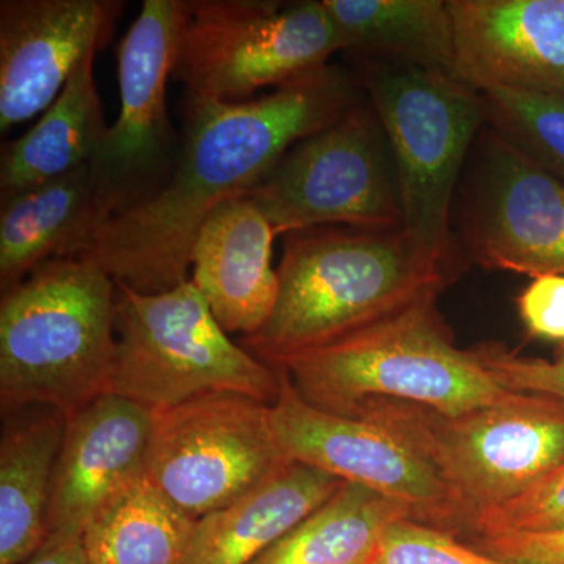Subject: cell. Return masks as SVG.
Returning a JSON list of instances; mask_svg holds the SVG:
<instances>
[{
  "label": "cell",
  "instance_id": "cell-1",
  "mask_svg": "<svg viewBox=\"0 0 564 564\" xmlns=\"http://www.w3.org/2000/svg\"><path fill=\"white\" fill-rule=\"evenodd\" d=\"M364 96L355 74L336 65L245 102L184 93L172 176L150 198L104 221L85 258L120 288L143 295L172 291L188 281L193 245L210 212L247 195L285 152Z\"/></svg>",
  "mask_w": 564,
  "mask_h": 564
},
{
  "label": "cell",
  "instance_id": "cell-2",
  "mask_svg": "<svg viewBox=\"0 0 564 564\" xmlns=\"http://www.w3.org/2000/svg\"><path fill=\"white\" fill-rule=\"evenodd\" d=\"M284 237L276 304L258 333L239 340L272 367L440 295L452 282L403 229L323 226Z\"/></svg>",
  "mask_w": 564,
  "mask_h": 564
},
{
  "label": "cell",
  "instance_id": "cell-3",
  "mask_svg": "<svg viewBox=\"0 0 564 564\" xmlns=\"http://www.w3.org/2000/svg\"><path fill=\"white\" fill-rule=\"evenodd\" d=\"M117 285L91 259L36 267L0 302V408L47 404L68 417L109 393Z\"/></svg>",
  "mask_w": 564,
  "mask_h": 564
},
{
  "label": "cell",
  "instance_id": "cell-4",
  "mask_svg": "<svg viewBox=\"0 0 564 564\" xmlns=\"http://www.w3.org/2000/svg\"><path fill=\"white\" fill-rule=\"evenodd\" d=\"M423 296L381 321L323 347L296 352L274 369L326 413L347 415L370 400H399L459 414L510 395L470 348L456 347L436 306Z\"/></svg>",
  "mask_w": 564,
  "mask_h": 564
},
{
  "label": "cell",
  "instance_id": "cell-5",
  "mask_svg": "<svg viewBox=\"0 0 564 564\" xmlns=\"http://www.w3.org/2000/svg\"><path fill=\"white\" fill-rule=\"evenodd\" d=\"M361 85L391 144L403 232L454 280L459 270L455 199L467 159L486 126L481 93L444 70L356 62Z\"/></svg>",
  "mask_w": 564,
  "mask_h": 564
},
{
  "label": "cell",
  "instance_id": "cell-6",
  "mask_svg": "<svg viewBox=\"0 0 564 564\" xmlns=\"http://www.w3.org/2000/svg\"><path fill=\"white\" fill-rule=\"evenodd\" d=\"M344 417L372 422L425 459L475 521L564 463V402L541 393L459 414L399 400H370Z\"/></svg>",
  "mask_w": 564,
  "mask_h": 564
},
{
  "label": "cell",
  "instance_id": "cell-7",
  "mask_svg": "<svg viewBox=\"0 0 564 564\" xmlns=\"http://www.w3.org/2000/svg\"><path fill=\"white\" fill-rule=\"evenodd\" d=\"M115 332L109 393L154 413L207 393L280 395L278 370L229 339L192 281L154 295L117 285Z\"/></svg>",
  "mask_w": 564,
  "mask_h": 564
},
{
  "label": "cell",
  "instance_id": "cell-8",
  "mask_svg": "<svg viewBox=\"0 0 564 564\" xmlns=\"http://www.w3.org/2000/svg\"><path fill=\"white\" fill-rule=\"evenodd\" d=\"M340 50L322 0H191L173 76L199 98L245 102L329 65Z\"/></svg>",
  "mask_w": 564,
  "mask_h": 564
},
{
  "label": "cell",
  "instance_id": "cell-9",
  "mask_svg": "<svg viewBox=\"0 0 564 564\" xmlns=\"http://www.w3.org/2000/svg\"><path fill=\"white\" fill-rule=\"evenodd\" d=\"M245 196L276 237L323 226L403 228L391 144L367 96L299 141Z\"/></svg>",
  "mask_w": 564,
  "mask_h": 564
},
{
  "label": "cell",
  "instance_id": "cell-10",
  "mask_svg": "<svg viewBox=\"0 0 564 564\" xmlns=\"http://www.w3.org/2000/svg\"><path fill=\"white\" fill-rule=\"evenodd\" d=\"M284 462L270 404L218 392L155 411L144 480L193 521L254 488Z\"/></svg>",
  "mask_w": 564,
  "mask_h": 564
},
{
  "label": "cell",
  "instance_id": "cell-11",
  "mask_svg": "<svg viewBox=\"0 0 564 564\" xmlns=\"http://www.w3.org/2000/svg\"><path fill=\"white\" fill-rule=\"evenodd\" d=\"M188 6L191 0H144L121 41L120 115L90 163L102 223L154 195L176 165L181 132L166 109V82Z\"/></svg>",
  "mask_w": 564,
  "mask_h": 564
},
{
  "label": "cell",
  "instance_id": "cell-12",
  "mask_svg": "<svg viewBox=\"0 0 564 564\" xmlns=\"http://www.w3.org/2000/svg\"><path fill=\"white\" fill-rule=\"evenodd\" d=\"M456 199L462 258L533 278L564 274L563 185L488 124L475 140Z\"/></svg>",
  "mask_w": 564,
  "mask_h": 564
},
{
  "label": "cell",
  "instance_id": "cell-13",
  "mask_svg": "<svg viewBox=\"0 0 564 564\" xmlns=\"http://www.w3.org/2000/svg\"><path fill=\"white\" fill-rule=\"evenodd\" d=\"M276 370L281 391L270 406V421L285 462L364 486L402 505L411 521L467 540L469 521L462 505L413 448L372 422L326 413L304 402L284 370Z\"/></svg>",
  "mask_w": 564,
  "mask_h": 564
},
{
  "label": "cell",
  "instance_id": "cell-14",
  "mask_svg": "<svg viewBox=\"0 0 564 564\" xmlns=\"http://www.w3.org/2000/svg\"><path fill=\"white\" fill-rule=\"evenodd\" d=\"M118 0L0 2V132L50 109L80 62L110 43Z\"/></svg>",
  "mask_w": 564,
  "mask_h": 564
},
{
  "label": "cell",
  "instance_id": "cell-15",
  "mask_svg": "<svg viewBox=\"0 0 564 564\" xmlns=\"http://www.w3.org/2000/svg\"><path fill=\"white\" fill-rule=\"evenodd\" d=\"M154 411L104 393L68 417L47 510V541L80 538L107 505L144 480Z\"/></svg>",
  "mask_w": 564,
  "mask_h": 564
},
{
  "label": "cell",
  "instance_id": "cell-16",
  "mask_svg": "<svg viewBox=\"0 0 564 564\" xmlns=\"http://www.w3.org/2000/svg\"><path fill=\"white\" fill-rule=\"evenodd\" d=\"M454 77L475 91L564 96V0H447Z\"/></svg>",
  "mask_w": 564,
  "mask_h": 564
},
{
  "label": "cell",
  "instance_id": "cell-17",
  "mask_svg": "<svg viewBox=\"0 0 564 564\" xmlns=\"http://www.w3.org/2000/svg\"><path fill=\"white\" fill-rule=\"evenodd\" d=\"M274 239L245 195L218 204L203 223L192 250V282L226 333L252 336L269 321L280 291Z\"/></svg>",
  "mask_w": 564,
  "mask_h": 564
},
{
  "label": "cell",
  "instance_id": "cell-18",
  "mask_svg": "<svg viewBox=\"0 0 564 564\" xmlns=\"http://www.w3.org/2000/svg\"><path fill=\"white\" fill-rule=\"evenodd\" d=\"M340 485L333 475L284 459L250 491L196 521L181 564H250Z\"/></svg>",
  "mask_w": 564,
  "mask_h": 564
},
{
  "label": "cell",
  "instance_id": "cell-19",
  "mask_svg": "<svg viewBox=\"0 0 564 564\" xmlns=\"http://www.w3.org/2000/svg\"><path fill=\"white\" fill-rule=\"evenodd\" d=\"M68 415L47 404L2 410L0 564H25L46 543L47 510Z\"/></svg>",
  "mask_w": 564,
  "mask_h": 564
},
{
  "label": "cell",
  "instance_id": "cell-20",
  "mask_svg": "<svg viewBox=\"0 0 564 564\" xmlns=\"http://www.w3.org/2000/svg\"><path fill=\"white\" fill-rule=\"evenodd\" d=\"M102 225L90 163L3 198L0 204V288L24 281L43 263L79 258Z\"/></svg>",
  "mask_w": 564,
  "mask_h": 564
},
{
  "label": "cell",
  "instance_id": "cell-21",
  "mask_svg": "<svg viewBox=\"0 0 564 564\" xmlns=\"http://www.w3.org/2000/svg\"><path fill=\"white\" fill-rule=\"evenodd\" d=\"M96 55L91 52L80 62L33 128L3 147L0 199L91 163L109 128L96 87Z\"/></svg>",
  "mask_w": 564,
  "mask_h": 564
},
{
  "label": "cell",
  "instance_id": "cell-22",
  "mask_svg": "<svg viewBox=\"0 0 564 564\" xmlns=\"http://www.w3.org/2000/svg\"><path fill=\"white\" fill-rule=\"evenodd\" d=\"M340 47L355 62L444 70L454 76V24L447 0H322Z\"/></svg>",
  "mask_w": 564,
  "mask_h": 564
},
{
  "label": "cell",
  "instance_id": "cell-23",
  "mask_svg": "<svg viewBox=\"0 0 564 564\" xmlns=\"http://www.w3.org/2000/svg\"><path fill=\"white\" fill-rule=\"evenodd\" d=\"M406 508L347 484L250 564H372L389 527Z\"/></svg>",
  "mask_w": 564,
  "mask_h": 564
},
{
  "label": "cell",
  "instance_id": "cell-24",
  "mask_svg": "<svg viewBox=\"0 0 564 564\" xmlns=\"http://www.w3.org/2000/svg\"><path fill=\"white\" fill-rule=\"evenodd\" d=\"M195 524L141 480L99 511L80 540L90 564H181Z\"/></svg>",
  "mask_w": 564,
  "mask_h": 564
},
{
  "label": "cell",
  "instance_id": "cell-25",
  "mask_svg": "<svg viewBox=\"0 0 564 564\" xmlns=\"http://www.w3.org/2000/svg\"><path fill=\"white\" fill-rule=\"evenodd\" d=\"M481 96L486 124L564 187V96L514 90Z\"/></svg>",
  "mask_w": 564,
  "mask_h": 564
},
{
  "label": "cell",
  "instance_id": "cell-26",
  "mask_svg": "<svg viewBox=\"0 0 564 564\" xmlns=\"http://www.w3.org/2000/svg\"><path fill=\"white\" fill-rule=\"evenodd\" d=\"M564 530V463L475 521L474 538L502 533H552Z\"/></svg>",
  "mask_w": 564,
  "mask_h": 564
},
{
  "label": "cell",
  "instance_id": "cell-27",
  "mask_svg": "<svg viewBox=\"0 0 564 564\" xmlns=\"http://www.w3.org/2000/svg\"><path fill=\"white\" fill-rule=\"evenodd\" d=\"M372 564H516L411 519L389 527Z\"/></svg>",
  "mask_w": 564,
  "mask_h": 564
},
{
  "label": "cell",
  "instance_id": "cell-28",
  "mask_svg": "<svg viewBox=\"0 0 564 564\" xmlns=\"http://www.w3.org/2000/svg\"><path fill=\"white\" fill-rule=\"evenodd\" d=\"M470 350L505 391L541 393L564 402V344L552 359L527 358L497 343L475 345Z\"/></svg>",
  "mask_w": 564,
  "mask_h": 564
},
{
  "label": "cell",
  "instance_id": "cell-29",
  "mask_svg": "<svg viewBox=\"0 0 564 564\" xmlns=\"http://www.w3.org/2000/svg\"><path fill=\"white\" fill-rule=\"evenodd\" d=\"M518 310L532 336L564 344V274L533 278L519 295Z\"/></svg>",
  "mask_w": 564,
  "mask_h": 564
},
{
  "label": "cell",
  "instance_id": "cell-30",
  "mask_svg": "<svg viewBox=\"0 0 564 564\" xmlns=\"http://www.w3.org/2000/svg\"><path fill=\"white\" fill-rule=\"evenodd\" d=\"M464 543L516 564H564V530L552 533H502Z\"/></svg>",
  "mask_w": 564,
  "mask_h": 564
},
{
  "label": "cell",
  "instance_id": "cell-31",
  "mask_svg": "<svg viewBox=\"0 0 564 564\" xmlns=\"http://www.w3.org/2000/svg\"><path fill=\"white\" fill-rule=\"evenodd\" d=\"M25 564H90L80 538L47 541Z\"/></svg>",
  "mask_w": 564,
  "mask_h": 564
}]
</instances>
